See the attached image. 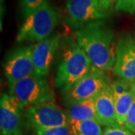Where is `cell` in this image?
Segmentation results:
<instances>
[{
  "mask_svg": "<svg viewBox=\"0 0 135 135\" xmlns=\"http://www.w3.org/2000/svg\"><path fill=\"white\" fill-rule=\"evenodd\" d=\"M78 45L83 50L92 65L108 72L116 62V46L113 30L102 20H96L75 30Z\"/></svg>",
  "mask_w": 135,
  "mask_h": 135,
  "instance_id": "6da1fadb",
  "label": "cell"
},
{
  "mask_svg": "<svg viewBox=\"0 0 135 135\" xmlns=\"http://www.w3.org/2000/svg\"><path fill=\"white\" fill-rule=\"evenodd\" d=\"M61 59L54 77V87L65 92L92 66V62L77 41L70 36L61 38Z\"/></svg>",
  "mask_w": 135,
  "mask_h": 135,
  "instance_id": "7a4b0ae2",
  "label": "cell"
},
{
  "mask_svg": "<svg viewBox=\"0 0 135 135\" xmlns=\"http://www.w3.org/2000/svg\"><path fill=\"white\" fill-rule=\"evenodd\" d=\"M59 22L58 11L46 1L25 18L17 35V41L19 43L42 41L52 35Z\"/></svg>",
  "mask_w": 135,
  "mask_h": 135,
  "instance_id": "3957f363",
  "label": "cell"
},
{
  "mask_svg": "<svg viewBox=\"0 0 135 135\" xmlns=\"http://www.w3.org/2000/svg\"><path fill=\"white\" fill-rule=\"evenodd\" d=\"M111 84V79L108 74L92 65L84 76L62 93V101L68 107L77 102L94 98L104 88Z\"/></svg>",
  "mask_w": 135,
  "mask_h": 135,
  "instance_id": "277c9868",
  "label": "cell"
},
{
  "mask_svg": "<svg viewBox=\"0 0 135 135\" xmlns=\"http://www.w3.org/2000/svg\"><path fill=\"white\" fill-rule=\"evenodd\" d=\"M9 91L23 108L55 101V93L46 79L35 74L10 86Z\"/></svg>",
  "mask_w": 135,
  "mask_h": 135,
  "instance_id": "5b68a950",
  "label": "cell"
},
{
  "mask_svg": "<svg viewBox=\"0 0 135 135\" xmlns=\"http://www.w3.org/2000/svg\"><path fill=\"white\" fill-rule=\"evenodd\" d=\"M25 118L26 125L35 131L68 126L70 123L66 111L54 102L29 107L25 112Z\"/></svg>",
  "mask_w": 135,
  "mask_h": 135,
  "instance_id": "8992f818",
  "label": "cell"
},
{
  "mask_svg": "<svg viewBox=\"0 0 135 135\" xmlns=\"http://www.w3.org/2000/svg\"><path fill=\"white\" fill-rule=\"evenodd\" d=\"M4 74L9 86L34 75L32 45H26L11 50L5 59Z\"/></svg>",
  "mask_w": 135,
  "mask_h": 135,
  "instance_id": "52a82bcc",
  "label": "cell"
},
{
  "mask_svg": "<svg viewBox=\"0 0 135 135\" xmlns=\"http://www.w3.org/2000/svg\"><path fill=\"white\" fill-rule=\"evenodd\" d=\"M107 17L101 13L98 0H67L65 23L75 30L82 29L93 21Z\"/></svg>",
  "mask_w": 135,
  "mask_h": 135,
  "instance_id": "ba28073f",
  "label": "cell"
},
{
  "mask_svg": "<svg viewBox=\"0 0 135 135\" xmlns=\"http://www.w3.org/2000/svg\"><path fill=\"white\" fill-rule=\"evenodd\" d=\"M113 74L118 80L131 83L135 81V35L127 34L116 44V62Z\"/></svg>",
  "mask_w": 135,
  "mask_h": 135,
  "instance_id": "9c48e42d",
  "label": "cell"
},
{
  "mask_svg": "<svg viewBox=\"0 0 135 135\" xmlns=\"http://www.w3.org/2000/svg\"><path fill=\"white\" fill-rule=\"evenodd\" d=\"M23 107L13 97L6 93L0 100L1 135H23L26 124Z\"/></svg>",
  "mask_w": 135,
  "mask_h": 135,
  "instance_id": "30bf717a",
  "label": "cell"
},
{
  "mask_svg": "<svg viewBox=\"0 0 135 135\" xmlns=\"http://www.w3.org/2000/svg\"><path fill=\"white\" fill-rule=\"evenodd\" d=\"M61 37L53 34L47 39L32 45V62L35 74L46 78L48 75L53 58L59 48Z\"/></svg>",
  "mask_w": 135,
  "mask_h": 135,
  "instance_id": "8fae6325",
  "label": "cell"
},
{
  "mask_svg": "<svg viewBox=\"0 0 135 135\" xmlns=\"http://www.w3.org/2000/svg\"><path fill=\"white\" fill-rule=\"evenodd\" d=\"M95 107L96 120L101 126L110 127L119 125L116 121L114 95L111 85L104 88L95 98Z\"/></svg>",
  "mask_w": 135,
  "mask_h": 135,
  "instance_id": "7c38bea8",
  "label": "cell"
},
{
  "mask_svg": "<svg viewBox=\"0 0 135 135\" xmlns=\"http://www.w3.org/2000/svg\"><path fill=\"white\" fill-rule=\"evenodd\" d=\"M111 87L114 95L117 123L120 126H124L127 114L132 105L135 95L131 89V83L121 80H117L113 83Z\"/></svg>",
  "mask_w": 135,
  "mask_h": 135,
  "instance_id": "4fadbf2b",
  "label": "cell"
},
{
  "mask_svg": "<svg viewBox=\"0 0 135 135\" xmlns=\"http://www.w3.org/2000/svg\"><path fill=\"white\" fill-rule=\"evenodd\" d=\"M65 111L70 120H96L95 98L86 101L77 102L71 106L68 107Z\"/></svg>",
  "mask_w": 135,
  "mask_h": 135,
  "instance_id": "5bb4252c",
  "label": "cell"
},
{
  "mask_svg": "<svg viewBox=\"0 0 135 135\" xmlns=\"http://www.w3.org/2000/svg\"><path fill=\"white\" fill-rule=\"evenodd\" d=\"M69 126L71 135H103L101 126L96 120H70Z\"/></svg>",
  "mask_w": 135,
  "mask_h": 135,
  "instance_id": "9a60e30c",
  "label": "cell"
},
{
  "mask_svg": "<svg viewBox=\"0 0 135 135\" xmlns=\"http://www.w3.org/2000/svg\"><path fill=\"white\" fill-rule=\"evenodd\" d=\"M46 1L47 0H20V8L23 18L25 19Z\"/></svg>",
  "mask_w": 135,
  "mask_h": 135,
  "instance_id": "2e32d148",
  "label": "cell"
},
{
  "mask_svg": "<svg viewBox=\"0 0 135 135\" xmlns=\"http://www.w3.org/2000/svg\"><path fill=\"white\" fill-rule=\"evenodd\" d=\"M35 135H71L70 126H62L50 129L35 131Z\"/></svg>",
  "mask_w": 135,
  "mask_h": 135,
  "instance_id": "e0dca14e",
  "label": "cell"
},
{
  "mask_svg": "<svg viewBox=\"0 0 135 135\" xmlns=\"http://www.w3.org/2000/svg\"><path fill=\"white\" fill-rule=\"evenodd\" d=\"M114 9L126 14H135V0H119Z\"/></svg>",
  "mask_w": 135,
  "mask_h": 135,
  "instance_id": "ac0fdd59",
  "label": "cell"
},
{
  "mask_svg": "<svg viewBox=\"0 0 135 135\" xmlns=\"http://www.w3.org/2000/svg\"><path fill=\"white\" fill-rule=\"evenodd\" d=\"M103 135H134L124 126H116L107 127L103 131Z\"/></svg>",
  "mask_w": 135,
  "mask_h": 135,
  "instance_id": "d6986e66",
  "label": "cell"
},
{
  "mask_svg": "<svg viewBox=\"0 0 135 135\" xmlns=\"http://www.w3.org/2000/svg\"><path fill=\"white\" fill-rule=\"evenodd\" d=\"M124 126L132 133H135V98L128 111Z\"/></svg>",
  "mask_w": 135,
  "mask_h": 135,
  "instance_id": "ffe728a7",
  "label": "cell"
},
{
  "mask_svg": "<svg viewBox=\"0 0 135 135\" xmlns=\"http://www.w3.org/2000/svg\"><path fill=\"white\" fill-rule=\"evenodd\" d=\"M119 0H98L99 8L102 14L108 16L112 8L114 7Z\"/></svg>",
  "mask_w": 135,
  "mask_h": 135,
  "instance_id": "44dd1931",
  "label": "cell"
},
{
  "mask_svg": "<svg viewBox=\"0 0 135 135\" xmlns=\"http://www.w3.org/2000/svg\"><path fill=\"white\" fill-rule=\"evenodd\" d=\"M131 89H132V91L134 92V94L135 95V81L131 83Z\"/></svg>",
  "mask_w": 135,
  "mask_h": 135,
  "instance_id": "7402d4cb",
  "label": "cell"
},
{
  "mask_svg": "<svg viewBox=\"0 0 135 135\" xmlns=\"http://www.w3.org/2000/svg\"><path fill=\"white\" fill-rule=\"evenodd\" d=\"M2 1H4V0H1V2H2Z\"/></svg>",
  "mask_w": 135,
  "mask_h": 135,
  "instance_id": "603a6c76",
  "label": "cell"
}]
</instances>
